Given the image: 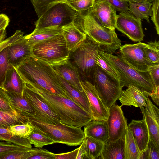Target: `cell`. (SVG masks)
Here are the masks:
<instances>
[{"instance_id":"6da1fadb","label":"cell","mask_w":159,"mask_h":159,"mask_svg":"<svg viewBox=\"0 0 159 159\" xmlns=\"http://www.w3.org/2000/svg\"><path fill=\"white\" fill-rule=\"evenodd\" d=\"M16 69L25 83L32 87L68 98L57 75L48 64L31 56Z\"/></svg>"},{"instance_id":"7a4b0ae2","label":"cell","mask_w":159,"mask_h":159,"mask_svg":"<svg viewBox=\"0 0 159 159\" xmlns=\"http://www.w3.org/2000/svg\"><path fill=\"white\" fill-rule=\"evenodd\" d=\"M30 86L57 115L61 123L81 128L93 120L90 113L70 99L42 89Z\"/></svg>"},{"instance_id":"3957f363","label":"cell","mask_w":159,"mask_h":159,"mask_svg":"<svg viewBox=\"0 0 159 159\" xmlns=\"http://www.w3.org/2000/svg\"><path fill=\"white\" fill-rule=\"evenodd\" d=\"M73 22L88 38L99 45L102 52L113 54L121 46L115 30L102 26L88 11L78 14Z\"/></svg>"},{"instance_id":"277c9868","label":"cell","mask_w":159,"mask_h":159,"mask_svg":"<svg viewBox=\"0 0 159 159\" xmlns=\"http://www.w3.org/2000/svg\"><path fill=\"white\" fill-rule=\"evenodd\" d=\"M99 54L115 70L121 86L130 85L152 93L155 87L152 78L148 71L140 72L130 66L119 54L114 55L99 51Z\"/></svg>"},{"instance_id":"5b68a950","label":"cell","mask_w":159,"mask_h":159,"mask_svg":"<svg viewBox=\"0 0 159 159\" xmlns=\"http://www.w3.org/2000/svg\"><path fill=\"white\" fill-rule=\"evenodd\" d=\"M30 122L34 129L49 137L55 143L77 146L81 144L85 137L81 127L68 125L61 122L51 124L33 117L30 119Z\"/></svg>"},{"instance_id":"8992f818","label":"cell","mask_w":159,"mask_h":159,"mask_svg":"<svg viewBox=\"0 0 159 159\" xmlns=\"http://www.w3.org/2000/svg\"><path fill=\"white\" fill-rule=\"evenodd\" d=\"M31 50L32 56L51 66L67 61L70 52L62 34L37 43Z\"/></svg>"},{"instance_id":"52a82bcc","label":"cell","mask_w":159,"mask_h":159,"mask_svg":"<svg viewBox=\"0 0 159 159\" xmlns=\"http://www.w3.org/2000/svg\"><path fill=\"white\" fill-rule=\"evenodd\" d=\"M101 51L99 45L87 36L83 43L73 52V59L80 73L86 80L93 84L98 66L96 60L99 51Z\"/></svg>"},{"instance_id":"ba28073f","label":"cell","mask_w":159,"mask_h":159,"mask_svg":"<svg viewBox=\"0 0 159 159\" xmlns=\"http://www.w3.org/2000/svg\"><path fill=\"white\" fill-rule=\"evenodd\" d=\"M93 84L102 102L108 108L118 100L122 90L119 80L98 66L94 74Z\"/></svg>"},{"instance_id":"9c48e42d","label":"cell","mask_w":159,"mask_h":159,"mask_svg":"<svg viewBox=\"0 0 159 159\" xmlns=\"http://www.w3.org/2000/svg\"><path fill=\"white\" fill-rule=\"evenodd\" d=\"M78 13L65 3L56 4L46 11L35 22V29L61 27L73 22Z\"/></svg>"},{"instance_id":"30bf717a","label":"cell","mask_w":159,"mask_h":159,"mask_svg":"<svg viewBox=\"0 0 159 159\" xmlns=\"http://www.w3.org/2000/svg\"><path fill=\"white\" fill-rule=\"evenodd\" d=\"M147 44L139 42L134 44H126L120 48L121 57L130 66L140 72L148 71L149 66L153 64L147 58L145 50Z\"/></svg>"},{"instance_id":"8fae6325","label":"cell","mask_w":159,"mask_h":159,"mask_svg":"<svg viewBox=\"0 0 159 159\" xmlns=\"http://www.w3.org/2000/svg\"><path fill=\"white\" fill-rule=\"evenodd\" d=\"M23 93L35 112L33 117L51 124H56L61 122L57 115L41 99L31 87L26 83Z\"/></svg>"},{"instance_id":"7c38bea8","label":"cell","mask_w":159,"mask_h":159,"mask_svg":"<svg viewBox=\"0 0 159 159\" xmlns=\"http://www.w3.org/2000/svg\"><path fill=\"white\" fill-rule=\"evenodd\" d=\"M116 28L134 42L142 41L145 36L141 20L135 17L129 11L119 13Z\"/></svg>"},{"instance_id":"4fadbf2b","label":"cell","mask_w":159,"mask_h":159,"mask_svg":"<svg viewBox=\"0 0 159 159\" xmlns=\"http://www.w3.org/2000/svg\"><path fill=\"white\" fill-rule=\"evenodd\" d=\"M106 121L109 132L107 142H115L124 135L128 127L127 119L120 106L114 104L109 108V115Z\"/></svg>"},{"instance_id":"5bb4252c","label":"cell","mask_w":159,"mask_h":159,"mask_svg":"<svg viewBox=\"0 0 159 159\" xmlns=\"http://www.w3.org/2000/svg\"><path fill=\"white\" fill-rule=\"evenodd\" d=\"M103 26L111 30L116 28L118 15L116 11L104 0H95L88 10Z\"/></svg>"},{"instance_id":"9a60e30c","label":"cell","mask_w":159,"mask_h":159,"mask_svg":"<svg viewBox=\"0 0 159 159\" xmlns=\"http://www.w3.org/2000/svg\"><path fill=\"white\" fill-rule=\"evenodd\" d=\"M81 86L88 99L93 120L106 121L109 108L100 99L94 85L87 80L82 81Z\"/></svg>"},{"instance_id":"2e32d148","label":"cell","mask_w":159,"mask_h":159,"mask_svg":"<svg viewBox=\"0 0 159 159\" xmlns=\"http://www.w3.org/2000/svg\"><path fill=\"white\" fill-rule=\"evenodd\" d=\"M150 136V140L159 150V109L148 98L145 107L140 108Z\"/></svg>"},{"instance_id":"e0dca14e","label":"cell","mask_w":159,"mask_h":159,"mask_svg":"<svg viewBox=\"0 0 159 159\" xmlns=\"http://www.w3.org/2000/svg\"><path fill=\"white\" fill-rule=\"evenodd\" d=\"M9 64L17 68L28 58L32 56L31 46L24 38L7 47Z\"/></svg>"},{"instance_id":"ac0fdd59","label":"cell","mask_w":159,"mask_h":159,"mask_svg":"<svg viewBox=\"0 0 159 159\" xmlns=\"http://www.w3.org/2000/svg\"><path fill=\"white\" fill-rule=\"evenodd\" d=\"M150 93L130 85L126 89L122 90L118 100L121 103V107L133 106L140 108L145 107Z\"/></svg>"},{"instance_id":"d6986e66","label":"cell","mask_w":159,"mask_h":159,"mask_svg":"<svg viewBox=\"0 0 159 159\" xmlns=\"http://www.w3.org/2000/svg\"><path fill=\"white\" fill-rule=\"evenodd\" d=\"M51 66L58 75L75 89L81 92L84 91L81 84L82 81L79 70L69 60L64 63Z\"/></svg>"},{"instance_id":"ffe728a7","label":"cell","mask_w":159,"mask_h":159,"mask_svg":"<svg viewBox=\"0 0 159 159\" xmlns=\"http://www.w3.org/2000/svg\"><path fill=\"white\" fill-rule=\"evenodd\" d=\"M128 126L132 132L141 155L147 148L150 140L149 130L145 119L143 117L141 120H132Z\"/></svg>"},{"instance_id":"44dd1931","label":"cell","mask_w":159,"mask_h":159,"mask_svg":"<svg viewBox=\"0 0 159 159\" xmlns=\"http://www.w3.org/2000/svg\"><path fill=\"white\" fill-rule=\"evenodd\" d=\"M9 102L19 115L28 120L33 117L35 112L26 99L23 92L12 93L5 90Z\"/></svg>"},{"instance_id":"7402d4cb","label":"cell","mask_w":159,"mask_h":159,"mask_svg":"<svg viewBox=\"0 0 159 159\" xmlns=\"http://www.w3.org/2000/svg\"><path fill=\"white\" fill-rule=\"evenodd\" d=\"M62 34L70 52H73L79 48L87 39L85 34L81 31L73 22L62 26Z\"/></svg>"},{"instance_id":"603a6c76","label":"cell","mask_w":159,"mask_h":159,"mask_svg":"<svg viewBox=\"0 0 159 159\" xmlns=\"http://www.w3.org/2000/svg\"><path fill=\"white\" fill-rule=\"evenodd\" d=\"M84 132L85 136L91 137L104 144L107 142L109 137L106 121L93 120L84 126Z\"/></svg>"},{"instance_id":"cb8c5ba5","label":"cell","mask_w":159,"mask_h":159,"mask_svg":"<svg viewBox=\"0 0 159 159\" xmlns=\"http://www.w3.org/2000/svg\"><path fill=\"white\" fill-rule=\"evenodd\" d=\"M61 27L54 26L35 29L30 34L24 36L28 44L32 46L40 42L62 34Z\"/></svg>"},{"instance_id":"d4e9b609","label":"cell","mask_w":159,"mask_h":159,"mask_svg":"<svg viewBox=\"0 0 159 159\" xmlns=\"http://www.w3.org/2000/svg\"><path fill=\"white\" fill-rule=\"evenodd\" d=\"M25 84L16 68L13 66L9 64L3 88L7 91L21 93L23 92Z\"/></svg>"},{"instance_id":"484cf974","label":"cell","mask_w":159,"mask_h":159,"mask_svg":"<svg viewBox=\"0 0 159 159\" xmlns=\"http://www.w3.org/2000/svg\"><path fill=\"white\" fill-rule=\"evenodd\" d=\"M58 76L68 98L91 114L89 101L84 91L83 92L79 91L62 78L58 75Z\"/></svg>"},{"instance_id":"4316f807","label":"cell","mask_w":159,"mask_h":159,"mask_svg":"<svg viewBox=\"0 0 159 159\" xmlns=\"http://www.w3.org/2000/svg\"><path fill=\"white\" fill-rule=\"evenodd\" d=\"M125 154L124 134L115 142L104 143L100 157L102 159H124Z\"/></svg>"},{"instance_id":"83f0119b","label":"cell","mask_w":159,"mask_h":159,"mask_svg":"<svg viewBox=\"0 0 159 159\" xmlns=\"http://www.w3.org/2000/svg\"><path fill=\"white\" fill-rule=\"evenodd\" d=\"M81 144L85 152V158L96 159L100 156L104 143L91 137L85 136Z\"/></svg>"},{"instance_id":"f1b7e54d","label":"cell","mask_w":159,"mask_h":159,"mask_svg":"<svg viewBox=\"0 0 159 159\" xmlns=\"http://www.w3.org/2000/svg\"><path fill=\"white\" fill-rule=\"evenodd\" d=\"M124 159H139L140 153L132 132L128 126L124 133Z\"/></svg>"},{"instance_id":"f546056e","label":"cell","mask_w":159,"mask_h":159,"mask_svg":"<svg viewBox=\"0 0 159 159\" xmlns=\"http://www.w3.org/2000/svg\"><path fill=\"white\" fill-rule=\"evenodd\" d=\"M129 11L136 18L145 19L149 23V18L152 14V2L143 3L128 2Z\"/></svg>"},{"instance_id":"4dcf8cb0","label":"cell","mask_w":159,"mask_h":159,"mask_svg":"<svg viewBox=\"0 0 159 159\" xmlns=\"http://www.w3.org/2000/svg\"><path fill=\"white\" fill-rule=\"evenodd\" d=\"M30 122L16 112H8L0 110V128L9 127Z\"/></svg>"},{"instance_id":"1f68e13d","label":"cell","mask_w":159,"mask_h":159,"mask_svg":"<svg viewBox=\"0 0 159 159\" xmlns=\"http://www.w3.org/2000/svg\"><path fill=\"white\" fill-rule=\"evenodd\" d=\"M26 138L31 144L36 148H42L44 146L55 143L52 139L34 128Z\"/></svg>"},{"instance_id":"d6a6232c","label":"cell","mask_w":159,"mask_h":159,"mask_svg":"<svg viewBox=\"0 0 159 159\" xmlns=\"http://www.w3.org/2000/svg\"><path fill=\"white\" fill-rule=\"evenodd\" d=\"M0 140L11 142L28 148H32V144L26 138L13 135L7 128H0Z\"/></svg>"},{"instance_id":"836d02e7","label":"cell","mask_w":159,"mask_h":159,"mask_svg":"<svg viewBox=\"0 0 159 159\" xmlns=\"http://www.w3.org/2000/svg\"><path fill=\"white\" fill-rule=\"evenodd\" d=\"M35 152V148L0 153V159H28Z\"/></svg>"},{"instance_id":"e575fe53","label":"cell","mask_w":159,"mask_h":159,"mask_svg":"<svg viewBox=\"0 0 159 159\" xmlns=\"http://www.w3.org/2000/svg\"><path fill=\"white\" fill-rule=\"evenodd\" d=\"M67 0H30L35 12L39 18L52 6Z\"/></svg>"},{"instance_id":"d590c367","label":"cell","mask_w":159,"mask_h":159,"mask_svg":"<svg viewBox=\"0 0 159 159\" xmlns=\"http://www.w3.org/2000/svg\"><path fill=\"white\" fill-rule=\"evenodd\" d=\"M95 0H67L64 3L81 14L93 6Z\"/></svg>"},{"instance_id":"8d00e7d4","label":"cell","mask_w":159,"mask_h":159,"mask_svg":"<svg viewBox=\"0 0 159 159\" xmlns=\"http://www.w3.org/2000/svg\"><path fill=\"white\" fill-rule=\"evenodd\" d=\"M147 44L145 50L147 58L153 64H159V41H150Z\"/></svg>"},{"instance_id":"74e56055","label":"cell","mask_w":159,"mask_h":159,"mask_svg":"<svg viewBox=\"0 0 159 159\" xmlns=\"http://www.w3.org/2000/svg\"><path fill=\"white\" fill-rule=\"evenodd\" d=\"M7 129L13 135L26 138L33 130L34 128L30 122H29L25 124L11 126Z\"/></svg>"},{"instance_id":"f35d334b","label":"cell","mask_w":159,"mask_h":159,"mask_svg":"<svg viewBox=\"0 0 159 159\" xmlns=\"http://www.w3.org/2000/svg\"><path fill=\"white\" fill-rule=\"evenodd\" d=\"M6 48L0 52V87L3 88L7 66L9 65Z\"/></svg>"},{"instance_id":"ab89813d","label":"cell","mask_w":159,"mask_h":159,"mask_svg":"<svg viewBox=\"0 0 159 159\" xmlns=\"http://www.w3.org/2000/svg\"><path fill=\"white\" fill-rule=\"evenodd\" d=\"M139 159H159V150L150 140L147 148L141 155Z\"/></svg>"},{"instance_id":"60d3db41","label":"cell","mask_w":159,"mask_h":159,"mask_svg":"<svg viewBox=\"0 0 159 159\" xmlns=\"http://www.w3.org/2000/svg\"><path fill=\"white\" fill-rule=\"evenodd\" d=\"M96 64L107 72L115 78L119 80L115 70L99 54L97 56L96 60Z\"/></svg>"},{"instance_id":"b9f144b4","label":"cell","mask_w":159,"mask_h":159,"mask_svg":"<svg viewBox=\"0 0 159 159\" xmlns=\"http://www.w3.org/2000/svg\"><path fill=\"white\" fill-rule=\"evenodd\" d=\"M24 32L17 30L11 36L5 39L0 43V52L10 45L16 42L24 37Z\"/></svg>"},{"instance_id":"7bdbcfd3","label":"cell","mask_w":159,"mask_h":159,"mask_svg":"<svg viewBox=\"0 0 159 159\" xmlns=\"http://www.w3.org/2000/svg\"><path fill=\"white\" fill-rule=\"evenodd\" d=\"M152 3V14L151 19L155 26L157 33L159 35V0H153Z\"/></svg>"},{"instance_id":"ee69618b","label":"cell","mask_w":159,"mask_h":159,"mask_svg":"<svg viewBox=\"0 0 159 159\" xmlns=\"http://www.w3.org/2000/svg\"><path fill=\"white\" fill-rule=\"evenodd\" d=\"M110 3L116 11L120 12L129 11L128 2L125 0H104Z\"/></svg>"},{"instance_id":"f6af8a7d","label":"cell","mask_w":159,"mask_h":159,"mask_svg":"<svg viewBox=\"0 0 159 159\" xmlns=\"http://www.w3.org/2000/svg\"><path fill=\"white\" fill-rule=\"evenodd\" d=\"M54 154L42 148H35L34 154L28 159H55Z\"/></svg>"},{"instance_id":"bcb514c9","label":"cell","mask_w":159,"mask_h":159,"mask_svg":"<svg viewBox=\"0 0 159 159\" xmlns=\"http://www.w3.org/2000/svg\"><path fill=\"white\" fill-rule=\"evenodd\" d=\"M0 110L8 112H16L9 102L5 90L1 87H0Z\"/></svg>"},{"instance_id":"7dc6e473","label":"cell","mask_w":159,"mask_h":159,"mask_svg":"<svg viewBox=\"0 0 159 159\" xmlns=\"http://www.w3.org/2000/svg\"><path fill=\"white\" fill-rule=\"evenodd\" d=\"M28 148H30L20 146L10 142H0V153L15 150L27 149Z\"/></svg>"},{"instance_id":"c3c4849f","label":"cell","mask_w":159,"mask_h":159,"mask_svg":"<svg viewBox=\"0 0 159 159\" xmlns=\"http://www.w3.org/2000/svg\"><path fill=\"white\" fill-rule=\"evenodd\" d=\"M148 71L152 78L155 87L159 86V64L150 66Z\"/></svg>"},{"instance_id":"681fc988","label":"cell","mask_w":159,"mask_h":159,"mask_svg":"<svg viewBox=\"0 0 159 159\" xmlns=\"http://www.w3.org/2000/svg\"><path fill=\"white\" fill-rule=\"evenodd\" d=\"M80 147L69 152L54 154L55 159H76Z\"/></svg>"},{"instance_id":"f907efd6","label":"cell","mask_w":159,"mask_h":159,"mask_svg":"<svg viewBox=\"0 0 159 159\" xmlns=\"http://www.w3.org/2000/svg\"><path fill=\"white\" fill-rule=\"evenodd\" d=\"M9 22V18L7 15L1 14L0 15V30L6 29L8 25Z\"/></svg>"},{"instance_id":"816d5d0a","label":"cell","mask_w":159,"mask_h":159,"mask_svg":"<svg viewBox=\"0 0 159 159\" xmlns=\"http://www.w3.org/2000/svg\"><path fill=\"white\" fill-rule=\"evenodd\" d=\"M153 102L157 105H159V86L155 87V90L149 95Z\"/></svg>"},{"instance_id":"f5cc1de1","label":"cell","mask_w":159,"mask_h":159,"mask_svg":"<svg viewBox=\"0 0 159 159\" xmlns=\"http://www.w3.org/2000/svg\"><path fill=\"white\" fill-rule=\"evenodd\" d=\"M76 159H83L85 158V153L83 147L81 144Z\"/></svg>"},{"instance_id":"db71d44e","label":"cell","mask_w":159,"mask_h":159,"mask_svg":"<svg viewBox=\"0 0 159 159\" xmlns=\"http://www.w3.org/2000/svg\"><path fill=\"white\" fill-rule=\"evenodd\" d=\"M6 37V29L0 30V43L5 39Z\"/></svg>"},{"instance_id":"11a10c76","label":"cell","mask_w":159,"mask_h":159,"mask_svg":"<svg viewBox=\"0 0 159 159\" xmlns=\"http://www.w3.org/2000/svg\"><path fill=\"white\" fill-rule=\"evenodd\" d=\"M128 2H135L137 3H145L148 2L146 0H125Z\"/></svg>"},{"instance_id":"9f6ffc18","label":"cell","mask_w":159,"mask_h":159,"mask_svg":"<svg viewBox=\"0 0 159 159\" xmlns=\"http://www.w3.org/2000/svg\"><path fill=\"white\" fill-rule=\"evenodd\" d=\"M148 2H152L153 0H146Z\"/></svg>"},{"instance_id":"6f0895ef","label":"cell","mask_w":159,"mask_h":159,"mask_svg":"<svg viewBox=\"0 0 159 159\" xmlns=\"http://www.w3.org/2000/svg\"><path fill=\"white\" fill-rule=\"evenodd\" d=\"M1 14L0 13V15H1Z\"/></svg>"}]
</instances>
